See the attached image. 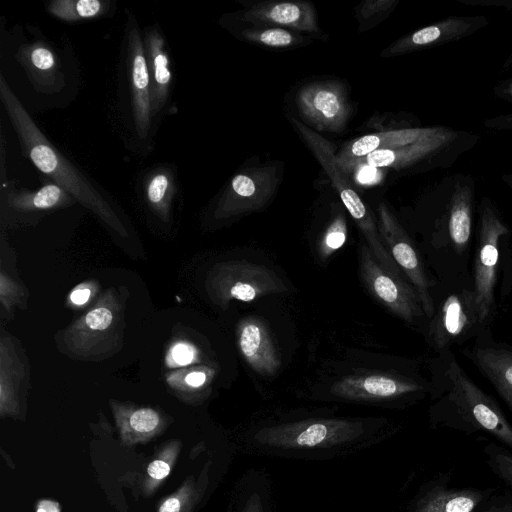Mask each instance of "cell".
I'll return each instance as SVG.
<instances>
[{
    "instance_id": "cell-15",
    "label": "cell",
    "mask_w": 512,
    "mask_h": 512,
    "mask_svg": "<svg viewBox=\"0 0 512 512\" xmlns=\"http://www.w3.org/2000/svg\"><path fill=\"white\" fill-rule=\"evenodd\" d=\"M296 101L302 116L320 130L339 131L348 121L347 97L337 84H308L299 90Z\"/></svg>"
},
{
    "instance_id": "cell-24",
    "label": "cell",
    "mask_w": 512,
    "mask_h": 512,
    "mask_svg": "<svg viewBox=\"0 0 512 512\" xmlns=\"http://www.w3.org/2000/svg\"><path fill=\"white\" fill-rule=\"evenodd\" d=\"M438 127H409L367 134L347 143L336 157L343 166L377 150H391L414 143L431 135Z\"/></svg>"
},
{
    "instance_id": "cell-18",
    "label": "cell",
    "mask_w": 512,
    "mask_h": 512,
    "mask_svg": "<svg viewBox=\"0 0 512 512\" xmlns=\"http://www.w3.org/2000/svg\"><path fill=\"white\" fill-rule=\"evenodd\" d=\"M144 53L151 86V112L156 123L170 104L173 73L165 37L157 25L142 31Z\"/></svg>"
},
{
    "instance_id": "cell-4",
    "label": "cell",
    "mask_w": 512,
    "mask_h": 512,
    "mask_svg": "<svg viewBox=\"0 0 512 512\" xmlns=\"http://www.w3.org/2000/svg\"><path fill=\"white\" fill-rule=\"evenodd\" d=\"M479 140L476 133L439 126L434 133L414 143L396 149L374 151L341 168L345 171L357 162L379 169L449 168L463 154L473 149Z\"/></svg>"
},
{
    "instance_id": "cell-29",
    "label": "cell",
    "mask_w": 512,
    "mask_h": 512,
    "mask_svg": "<svg viewBox=\"0 0 512 512\" xmlns=\"http://www.w3.org/2000/svg\"><path fill=\"white\" fill-rule=\"evenodd\" d=\"M480 499L474 492L439 491L428 497L418 512H472Z\"/></svg>"
},
{
    "instance_id": "cell-23",
    "label": "cell",
    "mask_w": 512,
    "mask_h": 512,
    "mask_svg": "<svg viewBox=\"0 0 512 512\" xmlns=\"http://www.w3.org/2000/svg\"><path fill=\"white\" fill-rule=\"evenodd\" d=\"M116 427L123 444L146 443L163 433L169 425L167 417L152 407L110 400Z\"/></svg>"
},
{
    "instance_id": "cell-5",
    "label": "cell",
    "mask_w": 512,
    "mask_h": 512,
    "mask_svg": "<svg viewBox=\"0 0 512 512\" xmlns=\"http://www.w3.org/2000/svg\"><path fill=\"white\" fill-rule=\"evenodd\" d=\"M120 90L128 111V128L134 138L146 144L155 134L151 112V86L144 53L142 32L136 17L127 16L122 49Z\"/></svg>"
},
{
    "instance_id": "cell-7",
    "label": "cell",
    "mask_w": 512,
    "mask_h": 512,
    "mask_svg": "<svg viewBox=\"0 0 512 512\" xmlns=\"http://www.w3.org/2000/svg\"><path fill=\"white\" fill-rule=\"evenodd\" d=\"M291 122L330 178L332 185L364 235L367 246L375 258L389 271L404 275L385 248L373 214L349 183L347 174L342 170L337 160L332 143L295 118H292Z\"/></svg>"
},
{
    "instance_id": "cell-1",
    "label": "cell",
    "mask_w": 512,
    "mask_h": 512,
    "mask_svg": "<svg viewBox=\"0 0 512 512\" xmlns=\"http://www.w3.org/2000/svg\"><path fill=\"white\" fill-rule=\"evenodd\" d=\"M0 100L16 132L23 154L53 182L95 214L110 231L129 237L124 218L111 200L79 167L43 134L24 105L0 75Z\"/></svg>"
},
{
    "instance_id": "cell-28",
    "label": "cell",
    "mask_w": 512,
    "mask_h": 512,
    "mask_svg": "<svg viewBox=\"0 0 512 512\" xmlns=\"http://www.w3.org/2000/svg\"><path fill=\"white\" fill-rule=\"evenodd\" d=\"M353 424L345 421H315L290 425L284 429L286 434H293L295 444L315 446L327 439L337 437L340 433L353 428Z\"/></svg>"
},
{
    "instance_id": "cell-37",
    "label": "cell",
    "mask_w": 512,
    "mask_h": 512,
    "mask_svg": "<svg viewBox=\"0 0 512 512\" xmlns=\"http://www.w3.org/2000/svg\"><path fill=\"white\" fill-rule=\"evenodd\" d=\"M97 284L84 282L77 285L69 294L68 301L73 307H82L92 298Z\"/></svg>"
},
{
    "instance_id": "cell-31",
    "label": "cell",
    "mask_w": 512,
    "mask_h": 512,
    "mask_svg": "<svg viewBox=\"0 0 512 512\" xmlns=\"http://www.w3.org/2000/svg\"><path fill=\"white\" fill-rule=\"evenodd\" d=\"M200 497V490L193 475L188 476L179 488L163 498L157 512H192Z\"/></svg>"
},
{
    "instance_id": "cell-27",
    "label": "cell",
    "mask_w": 512,
    "mask_h": 512,
    "mask_svg": "<svg viewBox=\"0 0 512 512\" xmlns=\"http://www.w3.org/2000/svg\"><path fill=\"white\" fill-rule=\"evenodd\" d=\"M182 443L172 439L164 443L154 459L148 464L142 481V491L145 497L156 492L162 482L169 476L178 459Z\"/></svg>"
},
{
    "instance_id": "cell-8",
    "label": "cell",
    "mask_w": 512,
    "mask_h": 512,
    "mask_svg": "<svg viewBox=\"0 0 512 512\" xmlns=\"http://www.w3.org/2000/svg\"><path fill=\"white\" fill-rule=\"evenodd\" d=\"M509 234V226L496 204L489 197H482L478 206L477 246L472 287L476 296L480 321L485 327L492 319L496 309L495 289L500 243Z\"/></svg>"
},
{
    "instance_id": "cell-32",
    "label": "cell",
    "mask_w": 512,
    "mask_h": 512,
    "mask_svg": "<svg viewBox=\"0 0 512 512\" xmlns=\"http://www.w3.org/2000/svg\"><path fill=\"white\" fill-rule=\"evenodd\" d=\"M243 36L268 47H288L295 42V36L282 28L247 29Z\"/></svg>"
},
{
    "instance_id": "cell-2",
    "label": "cell",
    "mask_w": 512,
    "mask_h": 512,
    "mask_svg": "<svg viewBox=\"0 0 512 512\" xmlns=\"http://www.w3.org/2000/svg\"><path fill=\"white\" fill-rule=\"evenodd\" d=\"M435 366L433 383L440 388L444 402L472 427L512 447V426L495 400L474 383L450 349L440 353Z\"/></svg>"
},
{
    "instance_id": "cell-9",
    "label": "cell",
    "mask_w": 512,
    "mask_h": 512,
    "mask_svg": "<svg viewBox=\"0 0 512 512\" xmlns=\"http://www.w3.org/2000/svg\"><path fill=\"white\" fill-rule=\"evenodd\" d=\"M205 289L210 300L222 309L232 300L251 302L288 290L285 282L270 268L239 260L215 264L207 274Z\"/></svg>"
},
{
    "instance_id": "cell-22",
    "label": "cell",
    "mask_w": 512,
    "mask_h": 512,
    "mask_svg": "<svg viewBox=\"0 0 512 512\" xmlns=\"http://www.w3.org/2000/svg\"><path fill=\"white\" fill-rule=\"evenodd\" d=\"M138 193L149 213L162 223H169L178 194L177 171L162 163L145 170L137 182Z\"/></svg>"
},
{
    "instance_id": "cell-3",
    "label": "cell",
    "mask_w": 512,
    "mask_h": 512,
    "mask_svg": "<svg viewBox=\"0 0 512 512\" xmlns=\"http://www.w3.org/2000/svg\"><path fill=\"white\" fill-rule=\"evenodd\" d=\"M123 329V303L115 288H109L91 309L61 332L58 346L71 358L99 361L121 349Z\"/></svg>"
},
{
    "instance_id": "cell-14",
    "label": "cell",
    "mask_w": 512,
    "mask_h": 512,
    "mask_svg": "<svg viewBox=\"0 0 512 512\" xmlns=\"http://www.w3.org/2000/svg\"><path fill=\"white\" fill-rule=\"evenodd\" d=\"M424 380L391 373H364L342 377L331 386L335 396L352 400H379L425 391Z\"/></svg>"
},
{
    "instance_id": "cell-40",
    "label": "cell",
    "mask_w": 512,
    "mask_h": 512,
    "mask_svg": "<svg viewBox=\"0 0 512 512\" xmlns=\"http://www.w3.org/2000/svg\"><path fill=\"white\" fill-rule=\"evenodd\" d=\"M473 7L498 8L512 11V0H455Z\"/></svg>"
},
{
    "instance_id": "cell-12",
    "label": "cell",
    "mask_w": 512,
    "mask_h": 512,
    "mask_svg": "<svg viewBox=\"0 0 512 512\" xmlns=\"http://www.w3.org/2000/svg\"><path fill=\"white\" fill-rule=\"evenodd\" d=\"M377 227L385 248L416 290L425 316L431 318L435 304L430 280L411 239L384 203L378 207Z\"/></svg>"
},
{
    "instance_id": "cell-21",
    "label": "cell",
    "mask_w": 512,
    "mask_h": 512,
    "mask_svg": "<svg viewBox=\"0 0 512 512\" xmlns=\"http://www.w3.org/2000/svg\"><path fill=\"white\" fill-rule=\"evenodd\" d=\"M236 338L241 355L256 373L263 376L276 374L281 359L265 322L254 316L241 319Z\"/></svg>"
},
{
    "instance_id": "cell-20",
    "label": "cell",
    "mask_w": 512,
    "mask_h": 512,
    "mask_svg": "<svg viewBox=\"0 0 512 512\" xmlns=\"http://www.w3.org/2000/svg\"><path fill=\"white\" fill-rule=\"evenodd\" d=\"M13 337L2 332L0 339V415L19 418L21 393L29 380V365Z\"/></svg>"
},
{
    "instance_id": "cell-10",
    "label": "cell",
    "mask_w": 512,
    "mask_h": 512,
    "mask_svg": "<svg viewBox=\"0 0 512 512\" xmlns=\"http://www.w3.org/2000/svg\"><path fill=\"white\" fill-rule=\"evenodd\" d=\"M359 254L361 278L370 294L403 321L420 323L426 316L412 284L382 266L367 244L361 245Z\"/></svg>"
},
{
    "instance_id": "cell-17",
    "label": "cell",
    "mask_w": 512,
    "mask_h": 512,
    "mask_svg": "<svg viewBox=\"0 0 512 512\" xmlns=\"http://www.w3.org/2000/svg\"><path fill=\"white\" fill-rule=\"evenodd\" d=\"M15 57L38 93L53 96L64 88V64L49 41L39 39L22 44Z\"/></svg>"
},
{
    "instance_id": "cell-42",
    "label": "cell",
    "mask_w": 512,
    "mask_h": 512,
    "mask_svg": "<svg viewBox=\"0 0 512 512\" xmlns=\"http://www.w3.org/2000/svg\"><path fill=\"white\" fill-rule=\"evenodd\" d=\"M36 512H60V505L56 501L42 499L36 505Z\"/></svg>"
},
{
    "instance_id": "cell-26",
    "label": "cell",
    "mask_w": 512,
    "mask_h": 512,
    "mask_svg": "<svg viewBox=\"0 0 512 512\" xmlns=\"http://www.w3.org/2000/svg\"><path fill=\"white\" fill-rule=\"evenodd\" d=\"M46 11L56 19L67 23H78L105 17L112 10L108 0H51L45 4Z\"/></svg>"
},
{
    "instance_id": "cell-39",
    "label": "cell",
    "mask_w": 512,
    "mask_h": 512,
    "mask_svg": "<svg viewBox=\"0 0 512 512\" xmlns=\"http://www.w3.org/2000/svg\"><path fill=\"white\" fill-rule=\"evenodd\" d=\"M483 125L491 130L512 132V112L487 118Z\"/></svg>"
},
{
    "instance_id": "cell-30",
    "label": "cell",
    "mask_w": 512,
    "mask_h": 512,
    "mask_svg": "<svg viewBox=\"0 0 512 512\" xmlns=\"http://www.w3.org/2000/svg\"><path fill=\"white\" fill-rule=\"evenodd\" d=\"M213 375L214 370L210 367L198 366L187 370L182 369L171 374L167 378V382L179 394L191 396L206 388Z\"/></svg>"
},
{
    "instance_id": "cell-35",
    "label": "cell",
    "mask_w": 512,
    "mask_h": 512,
    "mask_svg": "<svg viewBox=\"0 0 512 512\" xmlns=\"http://www.w3.org/2000/svg\"><path fill=\"white\" fill-rule=\"evenodd\" d=\"M169 358L177 365L186 366L198 362L199 354L194 345L179 341L170 348Z\"/></svg>"
},
{
    "instance_id": "cell-13",
    "label": "cell",
    "mask_w": 512,
    "mask_h": 512,
    "mask_svg": "<svg viewBox=\"0 0 512 512\" xmlns=\"http://www.w3.org/2000/svg\"><path fill=\"white\" fill-rule=\"evenodd\" d=\"M0 199L2 221L7 223H32L47 213L77 203L73 196L53 182L33 190L3 184Z\"/></svg>"
},
{
    "instance_id": "cell-43",
    "label": "cell",
    "mask_w": 512,
    "mask_h": 512,
    "mask_svg": "<svg viewBox=\"0 0 512 512\" xmlns=\"http://www.w3.org/2000/svg\"><path fill=\"white\" fill-rule=\"evenodd\" d=\"M501 180L512 189V173H503L501 175Z\"/></svg>"
},
{
    "instance_id": "cell-36",
    "label": "cell",
    "mask_w": 512,
    "mask_h": 512,
    "mask_svg": "<svg viewBox=\"0 0 512 512\" xmlns=\"http://www.w3.org/2000/svg\"><path fill=\"white\" fill-rule=\"evenodd\" d=\"M346 174L353 173L355 180L361 185H372L380 181L382 172L379 168L370 166L363 162H357L344 171Z\"/></svg>"
},
{
    "instance_id": "cell-25",
    "label": "cell",
    "mask_w": 512,
    "mask_h": 512,
    "mask_svg": "<svg viewBox=\"0 0 512 512\" xmlns=\"http://www.w3.org/2000/svg\"><path fill=\"white\" fill-rule=\"evenodd\" d=\"M243 20L254 24L287 26L295 30H317L313 8L306 2H271L259 4L243 15Z\"/></svg>"
},
{
    "instance_id": "cell-44",
    "label": "cell",
    "mask_w": 512,
    "mask_h": 512,
    "mask_svg": "<svg viewBox=\"0 0 512 512\" xmlns=\"http://www.w3.org/2000/svg\"><path fill=\"white\" fill-rule=\"evenodd\" d=\"M511 68H512V53L503 62L502 67H501V72L509 70Z\"/></svg>"
},
{
    "instance_id": "cell-41",
    "label": "cell",
    "mask_w": 512,
    "mask_h": 512,
    "mask_svg": "<svg viewBox=\"0 0 512 512\" xmlns=\"http://www.w3.org/2000/svg\"><path fill=\"white\" fill-rule=\"evenodd\" d=\"M494 96L502 101L512 103V77L501 80L493 87Z\"/></svg>"
},
{
    "instance_id": "cell-38",
    "label": "cell",
    "mask_w": 512,
    "mask_h": 512,
    "mask_svg": "<svg viewBox=\"0 0 512 512\" xmlns=\"http://www.w3.org/2000/svg\"><path fill=\"white\" fill-rule=\"evenodd\" d=\"M495 472L506 482L512 485V456L506 453H497L492 458Z\"/></svg>"
},
{
    "instance_id": "cell-34",
    "label": "cell",
    "mask_w": 512,
    "mask_h": 512,
    "mask_svg": "<svg viewBox=\"0 0 512 512\" xmlns=\"http://www.w3.org/2000/svg\"><path fill=\"white\" fill-rule=\"evenodd\" d=\"M25 299V292L22 285L16 282L2 268L0 272V302L7 312H11Z\"/></svg>"
},
{
    "instance_id": "cell-11",
    "label": "cell",
    "mask_w": 512,
    "mask_h": 512,
    "mask_svg": "<svg viewBox=\"0 0 512 512\" xmlns=\"http://www.w3.org/2000/svg\"><path fill=\"white\" fill-rule=\"evenodd\" d=\"M428 338L439 353L461 344L484 330L473 287L450 293L430 318Z\"/></svg>"
},
{
    "instance_id": "cell-16",
    "label": "cell",
    "mask_w": 512,
    "mask_h": 512,
    "mask_svg": "<svg viewBox=\"0 0 512 512\" xmlns=\"http://www.w3.org/2000/svg\"><path fill=\"white\" fill-rule=\"evenodd\" d=\"M488 25L489 20L483 15L447 17L402 37L389 48L388 54L409 53L459 41Z\"/></svg>"
},
{
    "instance_id": "cell-33",
    "label": "cell",
    "mask_w": 512,
    "mask_h": 512,
    "mask_svg": "<svg viewBox=\"0 0 512 512\" xmlns=\"http://www.w3.org/2000/svg\"><path fill=\"white\" fill-rule=\"evenodd\" d=\"M346 236V222L341 214L333 220L325 231L319 247L320 256L325 259L340 249L346 241Z\"/></svg>"
},
{
    "instance_id": "cell-19",
    "label": "cell",
    "mask_w": 512,
    "mask_h": 512,
    "mask_svg": "<svg viewBox=\"0 0 512 512\" xmlns=\"http://www.w3.org/2000/svg\"><path fill=\"white\" fill-rule=\"evenodd\" d=\"M488 330L477 335L467 357L490 381L512 412V349L488 337Z\"/></svg>"
},
{
    "instance_id": "cell-6",
    "label": "cell",
    "mask_w": 512,
    "mask_h": 512,
    "mask_svg": "<svg viewBox=\"0 0 512 512\" xmlns=\"http://www.w3.org/2000/svg\"><path fill=\"white\" fill-rule=\"evenodd\" d=\"M434 233L459 254H464L471 241L476 209V182L464 173L444 175L431 191Z\"/></svg>"
}]
</instances>
